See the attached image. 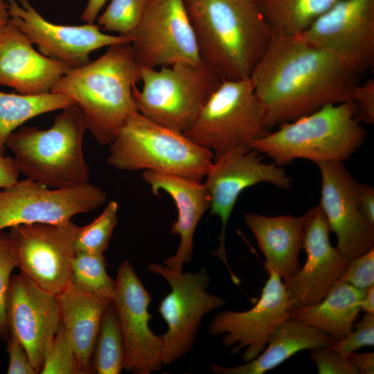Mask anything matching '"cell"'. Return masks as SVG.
<instances>
[{"label": "cell", "mask_w": 374, "mask_h": 374, "mask_svg": "<svg viewBox=\"0 0 374 374\" xmlns=\"http://www.w3.org/2000/svg\"><path fill=\"white\" fill-rule=\"evenodd\" d=\"M118 210V202L111 201L103 213L92 222L84 226H80L75 240L76 252L104 253L117 224Z\"/></svg>", "instance_id": "31"}, {"label": "cell", "mask_w": 374, "mask_h": 374, "mask_svg": "<svg viewBox=\"0 0 374 374\" xmlns=\"http://www.w3.org/2000/svg\"><path fill=\"white\" fill-rule=\"evenodd\" d=\"M7 352L8 355V374H36L28 354L18 340L12 333L8 332Z\"/></svg>", "instance_id": "39"}, {"label": "cell", "mask_w": 374, "mask_h": 374, "mask_svg": "<svg viewBox=\"0 0 374 374\" xmlns=\"http://www.w3.org/2000/svg\"><path fill=\"white\" fill-rule=\"evenodd\" d=\"M244 220L265 258V269L274 270L283 281L295 275L301 267L299 256L302 249L303 215L248 213Z\"/></svg>", "instance_id": "23"}, {"label": "cell", "mask_w": 374, "mask_h": 374, "mask_svg": "<svg viewBox=\"0 0 374 374\" xmlns=\"http://www.w3.org/2000/svg\"><path fill=\"white\" fill-rule=\"evenodd\" d=\"M115 281L112 302L123 337L124 369L134 374L159 371L163 365L162 339L150 328L152 297L127 260L120 265Z\"/></svg>", "instance_id": "16"}, {"label": "cell", "mask_w": 374, "mask_h": 374, "mask_svg": "<svg viewBox=\"0 0 374 374\" xmlns=\"http://www.w3.org/2000/svg\"><path fill=\"white\" fill-rule=\"evenodd\" d=\"M250 79L222 80L184 134L211 150L214 159L267 133ZM213 159V160H214Z\"/></svg>", "instance_id": "8"}, {"label": "cell", "mask_w": 374, "mask_h": 374, "mask_svg": "<svg viewBox=\"0 0 374 374\" xmlns=\"http://www.w3.org/2000/svg\"><path fill=\"white\" fill-rule=\"evenodd\" d=\"M17 266L15 241L10 233H0V336L7 337L6 303L11 273Z\"/></svg>", "instance_id": "34"}, {"label": "cell", "mask_w": 374, "mask_h": 374, "mask_svg": "<svg viewBox=\"0 0 374 374\" xmlns=\"http://www.w3.org/2000/svg\"><path fill=\"white\" fill-rule=\"evenodd\" d=\"M364 293L348 283L337 282L321 301L292 311L291 317L318 328L337 342L351 332Z\"/></svg>", "instance_id": "26"}, {"label": "cell", "mask_w": 374, "mask_h": 374, "mask_svg": "<svg viewBox=\"0 0 374 374\" xmlns=\"http://www.w3.org/2000/svg\"><path fill=\"white\" fill-rule=\"evenodd\" d=\"M349 362L357 370L359 374L374 373V353H350L346 356Z\"/></svg>", "instance_id": "42"}, {"label": "cell", "mask_w": 374, "mask_h": 374, "mask_svg": "<svg viewBox=\"0 0 374 374\" xmlns=\"http://www.w3.org/2000/svg\"><path fill=\"white\" fill-rule=\"evenodd\" d=\"M69 286L87 294L112 300L116 281L107 272L104 254L76 252Z\"/></svg>", "instance_id": "30"}, {"label": "cell", "mask_w": 374, "mask_h": 374, "mask_svg": "<svg viewBox=\"0 0 374 374\" xmlns=\"http://www.w3.org/2000/svg\"><path fill=\"white\" fill-rule=\"evenodd\" d=\"M62 110L50 128L22 126L6 142L19 172L51 188L88 183L89 178L82 150L84 112L76 103Z\"/></svg>", "instance_id": "5"}, {"label": "cell", "mask_w": 374, "mask_h": 374, "mask_svg": "<svg viewBox=\"0 0 374 374\" xmlns=\"http://www.w3.org/2000/svg\"><path fill=\"white\" fill-rule=\"evenodd\" d=\"M302 249L306 261L283 281L292 311L321 301L337 282L349 260L330 242V228L319 205L303 215Z\"/></svg>", "instance_id": "18"}, {"label": "cell", "mask_w": 374, "mask_h": 374, "mask_svg": "<svg viewBox=\"0 0 374 374\" xmlns=\"http://www.w3.org/2000/svg\"><path fill=\"white\" fill-rule=\"evenodd\" d=\"M124 362L123 337L111 301L101 321L93 354L92 369L98 374H119L124 369Z\"/></svg>", "instance_id": "29"}, {"label": "cell", "mask_w": 374, "mask_h": 374, "mask_svg": "<svg viewBox=\"0 0 374 374\" xmlns=\"http://www.w3.org/2000/svg\"><path fill=\"white\" fill-rule=\"evenodd\" d=\"M202 64L222 81L250 78L276 36L255 0H184Z\"/></svg>", "instance_id": "2"}, {"label": "cell", "mask_w": 374, "mask_h": 374, "mask_svg": "<svg viewBox=\"0 0 374 374\" xmlns=\"http://www.w3.org/2000/svg\"><path fill=\"white\" fill-rule=\"evenodd\" d=\"M8 21L23 32L43 55L60 60L71 68L89 62V53L111 45L130 42L128 35L103 33L98 25L65 26L44 19L28 0H5Z\"/></svg>", "instance_id": "17"}, {"label": "cell", "mask_w": 374, "mask_h": 374, "mask_svg": "<svg viewBox=\"0 0 374 374\" xmlns=\"http://www.w3.org/2000/svg\"><path fill=\"white\" fill-rule=\"evenodd\" d=\"M354 104L356 116L360 123L372 125L374 123V80L356 83L353 87L350 99Z\"/></svg>", "instance_id": "38"}, {"label": "cell", "mask_w": 374, "mask_h": 374, "mask_svg": "<svg viewBox=\"0 0 374 374\" xmlns=\"http://www.w3.org/2000/svg\"><path fill=\"white\" fill-rule=\"evenodd\" d=\"M335 341L318 328L293 317L280 323L271 334L265 350L253 359L235 366L213 364L216 374H263L304 350L328 348Z\"/></svg>", "instance_id": "24"}, {"label": "cell", "mask_w": 374, "mask_h": 374, "mask_svg": "<svg viewBox=\"0 0 374 374\" xmlns=\"http://www.w3.org/2000/svg\"><path fill=\"white\" fill-rule=\"evenodd\" d=\"M71 67L35 51L33 42L8 21L0 27V85L25 95L48 93Z\"/></svg>", "instance_id": "21"}, {"label": "cell", "mask_w": 374, "mask_h": 374, "mask_svg": "<svg viewBox=\"0 0 374 374\" xmlns=\"http://www.w3.org/2000/svg\"><path fill=\"white\" fill-rule=\"evenodd\" d=\"M337 282L365 291L374 285V248L350 260Z\"/></svg>", "instance_id": "35"}, {"label": "cell", "mask_w": 374, "mask_h": 374, "mask_svg": "<svg viewBox=\"0 0 374 374\" xmlns=\"http://www.w3.org/2000/svg\"><path fill=\"white\" fill-rule=\"evenodd\" d=\"M128 36L134 57L142 66L202 64L184 0H150L139 24Z\"/></svg>", "instance_id": "14"}, {"label": "cell", "mask_w": 374, "mask_h": 374, "mask_svg": "<svg viewBox=\"0 0 374 374\" xmlns=\"http://www.w3.org/2000/svg\"><path fill=\"white\" fill-rule=\"evenodd\" d=\"M80 226L35 223L10 228L17 251L20 274L42 290L58 296L69 285Z\"/></svg>", "instance_id": "12"}, {"label": "cell", "mask_w": 374, "mask_h": 374, "mask_svg": "<svg viewBox=\"0 0 374 374\" xmlns=\"http://www.w3.org/2000/svg\"><path fill=\"white\" fill-rule=\"evenodd\" d=\"M107 195L88 183L51 188L26 179L0 189V232L19 224H64L103 205Z\"/></svg>", "instance_id": "11"}, {"label": "cell", "mask_w": 374, "mask_h": 374, "mask_svg": "<svg viewBox=\"0 0 374 374\" xmlns=\"http://www.w3.org/2000/svg\"><path fill=\"white\" fill-rule=\"evenodd\" d=\"M266 271L268 279L251 309L222 311L213 318L208 326L210 335H223L222 344L231 348L232 355L244 350L242 357L246 362L265 350L272 332L291 317L292 311L282 278L271 269Z\"/></svg>", "instance_id": "15"}, {"label": "cell", "mask_w": 374, "mask_h": 374, "mask_svg": "<svg viewBox=\"0 0 374 374\" xmlns=\"http://www.w3.org/2000/svg\"><path fill=\"white\" fill-rule=\"evenodd\" d=\"M255 1L276 35H294L339 0Z\"/></svg>", "instance_id": "28"}, {"label": "cell", "mask_w": 374, "mask_h": 374, "mask_svg": "<svg viewBox=\"0 0 374 374\" xmlns=\"http://www.w3.org/2000/svg\"><path fill=\"white\" fill-rule=\"evenodd\" d=\"M108 163L125 171L148 170L202 182L213 152L184 133L160 125L139 112L130 116L109 145Z\"/></svg>", "instance_id": "6"}, {"label": "cell", "mask_w": 374, "mask_h": 374, "mask_svg": "<svg viewBox=\"0 0 374 374\" xmlns=\"http://www.w3.org/2000/svg\"><path fill=\"white\" fill-rule=\"evenodd\" d=\"M141 69L130 42L111 45L94 61L70 69L51 92L78 105L87 130L98 144L109 145L125 121L139 112L132 87L141 81Z\"/></svg>", "instance_id": "3"}, {"label": "cell", "mask_w": 374, "mask_h": 374, "mask_svg": "<svg viewBox=\"0 0 374 374\" xmlns=\"http://www.w3.org/2000/svg\"><path fill=\"white\" fill-rule=\"evenodd\" d=\"M6 313L8 332L24 346L39 373L46 350L62 322L57 296L38 287L21 274L12 275Z\"/></svg>", "instance_id": "20"}, {"label": "cell", "mask_w": 374, "mask_h": 374, "mask_svg": "<svg viewBox=\"0 0 374 374\" xmlns=\"http://www.w3.org/2000/svg\"><path fill=\"white\" fill-rule=\"evenodd\" d=\"M317 166L321 179L319 205L337 237L335 247L350 261L374 248V226L358 208L357 182L344 163L328 161Z\"/></svg>", "instance_id": "19"}, {"label": "cell", "mask_w": 374, "mask_h": 374, "mask_svg": "<svg viewBox=\"0 0 374 374\" xmlns=\"http://www.w3.org/2000/svg\"><path fill=\"white\" fill-rule=\"evenodd\" d=\"M351 100L328 104L283 123L250 145L279 166L303 159L319 163L344 162L361 147L366 131Z\"/></svg>", "instance_id": "4"}, {"label": "cell", "mask_w": 374, "mask_h": 374, "mask_svg": "<svg viewBox=\"0 0 374 374\" xmlns=\"http://www.w3.org/2000/svg\"><path fill=\"white\" fill-rule=\"evenodd\" d=\"M150 0H111L97 17L98 26L121 35H130L139 24Z\"/></svg>", "instance_id": "32"}, {"label": "cell", "mask_w": 374, "mask_h": 374, "mask_svg": "<svg viewBox=\"0 0 374 374\" xmlns=\"http://www.w3.org/2000/svg\"><path fill=\"white\" fill-rule=\"evenodd\" d=\"M357 75L299 35H276L252 72L267 131L328 104L350 100Z\"/></svg>", "instance_id": "1"}, {"label": "cell", "mask_w": 374, "mask_h": 374, "mask_svg": "<svg viewBox=\"0 0 374 374\" xmlns=\"http://www.w3.org/2000/svg\"><path fill=\"white\" fill-rule=\"evenodd\" d=\"M57 298L62 323L72 342L82 374L90 373L103 316L112 300L87 294L70 286Z\"/></svg>", "instance_id": "25"}, {"label": "cell", "mask_w": 374, "mask_h": 374, "mask_svg": "<svg viewBox=\"0 0 374 374\" xmlns=\"http://www.w3.org/2000/svg\"><path fill=\"white\" fill-rule=\"evenodd\" d=\"M41 374H82L69 336L61 322L44 354Z\"/></svg>", "instance_id": "33"}, {"label": "cell", "mask_w": 374, "mask_h": 374, "mask_svg": "<svg viewBox=\"0 0 374 374\" xmlns=\"http://www.w3.org/2000/svg\"><path fill=\"white\" fill-rule=\"evenodd\" d=\"M73 103H75L70 98L51 91L38 95L0 91V154L5 153L8 136L25 122Z\"/></svg>", "instance_id": "27"}, {"label": "cell", "mask_w": 374, "mask_h": 374, "mask_svg": "<svg viewBox=\"0 0 374 374\" xmlns=\"http://www.w3.org/2000/svg\"><path fill=\"white\" fill-rule=\"evenodd\" d=\"M107 0H88L87 4L80 17L86 23L93 24L98 17V13Z\"/></svg>", "instance_id": "43"}, {"label": "cell", "mask_w": 374, "mask_h": 374, "mask_svg": "<svg viewBox=\"0 0 374 374\" xmlns=\"http://www.w3.org/2000/svg\"><path fill=\"white\" fill-rule=\"evenodd\" d=\"M259 152L244 145L233 148L215 159L204 178L210 197V215L219 217L221 229L217 248L211 252L226 266L232 280L239 284L226 257L225 237L229 217L240 194L247 188L266 182L287 189L292 179L282 166L266 163Z\"/></svg>", "instance_id": "10"}, {"label": "cell", "mask_w": 374, "mask_h": 374, "mask_svg": "<svg viewBox=\"0 0 374 374\" xmlns=\"http://www.w3.org/2000/svg\"><path fill=\"white\" fill-rule=\"evenodd\" d=\"M309 357L317 366L319 374H359L347 357L331 346L311 349Z\"/></svg>", "instance_id": "37"}, {"label": "cell", "mask_w": 374, "mask_h": 374, "mask_svg": "<svg viewBox=\"0 0 374 374\" xmlns=\"http://www.w3.org/2000/svg\"><path fill=\"white\" fill-rule=\"evenodd\" d=\"M148 269L163 278L171 289L158 308L168 326L161 335V361L170 365L192 350L202 319L222 308L224 301L207 292L211 278L204 269L172 274L156 262L149 264Z\"/></svg>", "instance_id": "9"}, {"label": "cell", "mask_w": 374, "mask_h": 374, "mask_svg": "<svg viewBox=\"0 0 374 374\" xmlns=\"http://www.w3.org/2000/svg\"><path fill=\"white\" fill-rule=\"evenodd\" d=\"M361 310L365 311L366 313L374 314V285L364 291Z\"/></svg>", "instance_id": "44"}, {"label": "cell", "mask_w": 374, "mask_h": 374, "mask_svg": "<svg viewBox=\"0 0 374 374\" xmlns=\"http://www.w3.org/2000/svg\"><path fill=\"white\" fill-rule=\"evenodd\" d=\"M142 178L154 195L165 191L176 205L178 215L170 231L179 236L180 242L176 253L164 260V265L171 273L179 274L184 264L192 262L195 229L210 208L208 192L203 181L176 175L144 170Z\"/></svg>", "instance_id": "22"}, {"label": "cell", "mask_w": 374, "mask_h": 374, "mask_svg": "<svg viewBox=\"0 0 374 374\" xmlns=\"http://www.w3.org/2000/svg\"><path fill=\"white\" fill-rule=\"evenodd\" d=\"M10 19L8 6L5 0H0V27L6 24Z\"/></svg>", "instance_id": "45"}, {"label": "cell", "mask_w": 374, "mask_h": 374, "mask_svg": "<svg viewBox=\"0 0 374 374\" xmlns=\"http://www.w3.org/2000/svg\"><path fill=\"white\" fill-rule=\"evenodd\" d=\"M299 35L364 73L374 64V0H339Z\"/></svg>", "instance_id": "13"}, {"label": "cell", "mask_w": 374, "mask_h": 374, "mask_svg": "<svg viewBox=\"0 0 374 374\" xmlns=\"http://www.w3.org/2000/svg\"><path fill=\"white\" fill-rule=\"evenodd\" d=\"M19 174L12 158L0 154V189L16 183Z\"/></svg>", "instance_id": "41"}, {"label": "cell", "mask_w": 374, "mask_h": 374, "mask_svg": "<svg viewBox=\"0 0 374 374\" xmlns=\"http://www.w3.org/2000/svg\"><path fill=\"white\" fill-rule=\"evenodd\" d=\"M355 326L353 332L331 346L344 357L361 347L374 345V314L366 313Z\"/></svg>", "instance_id": "36"}, {"label": "cell", "mask_w": 374, "mask_h": 374, "mask_svg": "<svg viewBox=\"0 0 374 374\" xmlns=\"http://www.w3.org/2000/svg\"><path fill=\"white\" fill-rule=\"evenodd\" d=\"M356 199L358 208L366 220L374 226V188L364 184L357 183Z\"/></svg>", "instance_id": "40"}, {"label": "cell", "mask_w": 374, "mask_h": 374, "mask_svg": "<svg viewBox=\"0 0 374 374\" xmlns=\"http://www.w3.org/2000/svg\"><path fill=\"white\" fill-rule=\"evenodd\" d=\"M141 89L132 87L138 112L150 121L185 133L222 80L204 64L141 66Z\"/></svg>", "instance_id": "7"}]
</instances>
